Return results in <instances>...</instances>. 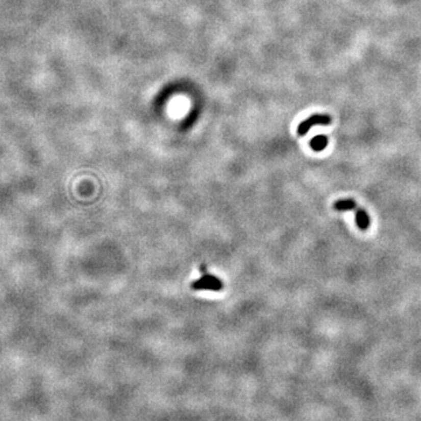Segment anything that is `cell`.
<instances>
[{
    "label": "cell",
    "mask_w": 421,
    "mask_h": 421,
    "mask_svg": "<svg viewBox=\"0 0 421 421\" xmlns=\"http://www.w3.org/2000/svg\"><path fill=\"white\" fill-rule=\"evenodd\" d=\"M332 122V117L328 114H314L310 117L301 122L298 127V135L306 136L308 131L315 126H330Z\"/></svg>",
    "instance_id": "obj_1"
},
{
    "label": "cell",
    "mask_w": 421,
    "mask_h": 421,
    "mask_svg": "<svg viewBox=\"0 0 421 421\" xmlns=\"http://www.w3.org/2000/svg\"><path fill=\"white\" fill-rule=\"evenodd\" d=\"M191 288L193 290H211V291H220L222 290L224 283L219 278L214 275L204 274L202 278L193 281L191 283Z\"/></svg>",
    "instance_id": "obj_2"
},
{
    "label": "cell",
    "mask_w": 421,
    "mask_h": 421,
    "mask_svg": "<svg viewBox=\"0 0 421 421\" xmlns=\"http://www.w3.org/2000/svg\"><path fill=\"white\" fill-rule=\"evenodd\" d=\"M356 213H355V218H356V224L357 226H358L359 230L362 231H366L368 227H370V224H371V219H370V215L363 208H359L357 207L356 208Z\"/></svg>",
    "instance_id": "obj_3"
},
{
    "label": "cell",
    "mask_w": 421,
    "mask_h": 421,
    "mask_svg": "<svg viewBox=\"0 0 421 421\" xmlns=\"http://www.w3.org/2000/svg\"><path fill=\"white\" fill-rule=\"evenodd\" d=\"M358 207L357 203L354 199H342V200H337L334 204V210L338 212H348V211H354Z\"/></svg>",
    "instance_id": "obj_4"
},
{
    "label": "cell",
    "mask_w": 421,
    "mask_h": 421,
    "mask_svg": "<svg viewBox=\"0 0 421 421\" xmlns=\"http://www.w3.org/2000/svg\"><path fill=\"white\" fill-rule=\"evenodd\" d=\"M329 144V138L324 135H318L312 137L310 140V147L316 152L323 151Z\"/></svg>",
    "instance_id": "obj_5"
},
{
    "label": "cell",
    "mask_w": 421,
    "mask_h": 421,
    "mask_svg": "<svg viewBox=\"0 0 421 421\" xmlns=\"http://www.w3.org/2000/svg\"><path fill=\"white\" fill-rule=\"evenodd\" d=\"M206 270H207V267L205 266V264H203V266H202V273H203V274H207Z\"/></svg>",
    "instance_id": "obj_6"
}]
</instances>
